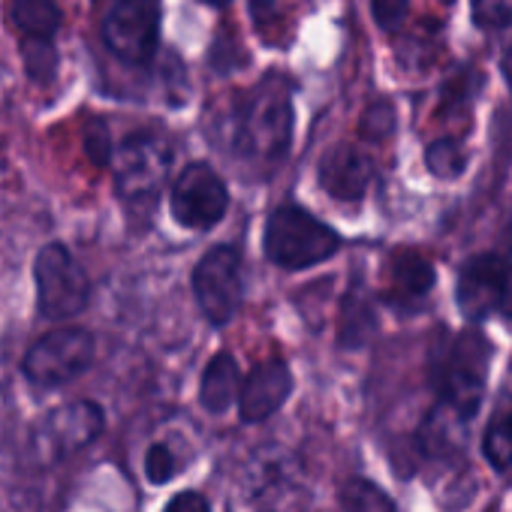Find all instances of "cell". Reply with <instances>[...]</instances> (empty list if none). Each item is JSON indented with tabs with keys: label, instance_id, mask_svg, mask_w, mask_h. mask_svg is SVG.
I'll return each instance as SVG.
<instances>
[{
	"label": "cell",
	"instance_id": "1",
	"mask_svg": "<svg viewBox=\"0 0 512 512\" xmlns=\"http://www.w3.org/2000/svg\"><path fill=\"white\" fill-rule=\"evenodd\" d=\"M494 341L482 326L440 329L425 356L431 407L425 410L413 443L425 461H452L467 446V428L476 422L491 383Z\"/></svg>",
	"mask_w": 512,
	"mask_h": 512
},
{
	"label": "cell",
	"instance_id": "2",
	"mask_svg": "<svg viewBox=\"0 0 512 512\" xmlns=\"http://www.w3.org/2000/svg\"><path fill=\"white\" fill-rule=\"evenodd\" d=\"M296 106L293 82L281 73H269L238 97L232 109V148L253 166H281L293 148Z\"/></svg>",
	"mask_w": 512,
	"mask_h": 512
},
{
	"label": "cell",
	"instance_id": "3",
	"mask_svg": "<svg viewBox=\"0 0 512 512\" xmlns=\"http://www.w3.org/2000/svg\"><path fill=\"white\" fill-rule=\"evenodd\" d=\"M344 250V235L299 202H281L263 223V256L281 272L326 266Z\"/></svg>",
	"mask_w": 512,
	"mask_h": 512
},
{
	"label": "cell",
	"instance_id": "4",
	"mask_svg": "<svg viewBox=\"0 0 512 512\" xmlns=\"http://www.w3.org/2000/svg\"><path fill=\"white\" fill-rule=\"evenodd\" d=\"M175 145L160 130H133L115 145L112 181L115 196L130 214H151L157 199L172 181Z\"/></svg>",
	"mask_w": 512,
	"mask_h": 512
},
{
	"label": "cell",
	"instance_id": "5",
	"mask_svg": "<svg viewBox=\"0 0 512 512\" xmlns=\"http://www.w3.org/2000/svg\"><path fill=\"white\" fill-rule=\"evenodd\" d=\"M106 431V410L94 398H73L46 410L28 431V455L37 467H58L94 446Z\"/></svg>",
	"mask_w": 512,
	"mask_h": 512
},
{
	"label": "cell",
	"instance_id": "6",
	"mask_svg": "<svg viewBox=\"0 0 512 512\" xmlns=\"http://www.w3.org/2000/svg\"><path fill=\"white\" fill-rule=\"evenodd\" d=\"M190 290L211 329H226L247 299V256L238 244H211L190 272Z\"/></svg>",
	"mask_w": 512,
	"mask_h": 512
},
{
	"label": "cell",
	"instance_id": "7",
	"mask_svg": "<svg viewBox=\"0 0 512 512\" xmlns=\"http://www.w3.org/2000/svg\"><path fill=\"white\" fill-rule=\"evenodd\" d=\"M37 314L49 323H70L82 317L94 299L88 269L76 260L64 241H46L31 263Z\"/></svg>",
	"mask_w": 512,
	"mask_h": 512
},
{
	"label": "cell",
	"instance_id": "8",
	"mask_svg": "<svg viewBox=\"0 0 512 512\" xmlns=\"http://www.w3.org/2000/svg\"><path fill=\"white\" fill-rule=\"evenodd\" d=\"M97 362V335L88 326L64 323L40 335L22 356V377L43 392H55L88 374Z\"/></svg>",
	"mask_w": 512,
	"mask_h": 512
},
{
	"label": "cell",
	"instance_id": "9",
	"mask_svg": "<svg viewBox=\"0 0 512 512\" xmlns=\"http://www.w3.org/2000/svg\"><path fill=\"white\" fill-rule=\"evenodd\" d=\"M455 308L467 326L503 320L512 326V260L497 250L470 253L455 275Z\"/></svg>",
	"mask_w": 512,
	"mask_h": 512
},
{
	"label": "cell",
	"instance_id": "10",
	"mask_svg": "<svg viewBox=\"0 0 512 512\" xmlns=\"http://www.w3.org/2000/svg\"><path fill=\"white\" fill-rule=\"evenodd\" d=\"M172 220L187 232L217 229L232 205L226 178L208 160H190L166 187Z\"/></svg>",
	"mask_w": 512,
	"mask_h": 512
},
{
	"label": "cell",
	"instance_id": "11",
	"mask_svg": "<svg viewBox=\"0 0 512 512\" xmlns=\"http://www.w3.org/2000/svg\"><path fill=\"white\" fill-rule=\"evenodd\" d=\"M163 7L160 0H115L109 7L100 37L103 46L127 67H145L160 49Z\"/></svg>",
	"mask_w": 512,
	"mask_h": 512
},
{
	"label": "cell",
	"instance_id": "12",
	"mask_svg": "<svg viewBox=\"0 0 512 512\" xmlns=\"http://www.w3.org/2000/svg\"><path fill=\"white\" fill-rule=\"evenodd\" d=\"M437 290V266L419 247H395L386 256V284L377 293V305L398 317H416L425 311Z\"/></svg>",
	"mask_w": 512,
	"mask_h": 512
},
{
	"label": "cell",
	"instance_id": "13",
	"mask_svg": "<svg viewBox=\"0 0 512 512\" xmlns=\"http://www.w3.org/2000/svg\"><path fill=\"white\" fill-rule=\"evenodd\" d=\"M293 389H296V377L287 359L275 356L253 365L247 374H241V386L235 398L241 425H263L275 419L284 410V404L293 398Z\"/></svg>",
	"mask_w": 512,
	"mask_h": 512
},
{
	"label": "cell",
	"instance_id": "14",
	"mask_svg": "<svg viewBox=\"0 0 512 512\" xmlns=\"http://www.w3.org/2000/svg\"><path fill=\"white\" fill-rule=\"evenodd\" d=\"M377 178V166L371 154H365L359 145L338 142L323 151L317 163V184L320 190L341 205H359L371 193V184Z\"/></svg>",
	"mask_w": 512,
	"mask_h": 512
},
{
	"label": "cell",
	"instance_id": "15",
	"mask_svg": "<svg viewBox=\"0 0 512 512\" xmlns=\"http://www.w3.org/2000/svg\"><path fill=\"white\" fill-rule=\"evenodd\" d=\"M380 305H377V293L362 281L353 278L350 287L341 296V311H338V347L347 353L365 350L371 344V338L380 329V317H377Z\"/></svg>",
	"mask_w": 512,
	"mask_h": 512
},
{
	"label": "cell",
	"instance_id": "16",
	"mask_svg": "<svg viewBox=\"0 0 512 512\" xmlns=\"http://www.w3.org/2000/svg\"><path fill=\"white\" fill-rule=\"evenodd\" d=\"M238 386H241L238 359L229 350H214L199 374V407L208 416L229 413V407H235Z\"/></svg>",
	"mask_w": 512,
	"mask_h": 512
},
{
	"label": "cell",
	"instance_id": "17",
	"mask_svg": "<svg viewBox=\"0 0 512 512\" xmlns=\"http://www.w3.org/2000/svg\"><path fill=\"white\" fill-rule=\"evenodd\" d=\"M479 452L494 473H512V401L494 407L488 416L479 437Z\"/></svg>",
	"mask_w": 512,
	"mask_h": 512
},
{
	"label": "cell",
	"instance_id": "18",
	"mask_svg": "<svg viewBox=\"0 0 512 512\" xmlns=\"http://www.w3.org/2000/svg\"><path fill=\"white\" fill-rule=\"evenodd\" d=\"M10 19L19 28L22 40H55L64 25L61 7L55 0H16Z\"/></svg>",
	"mask_w": 512,
	"mask_h": 512
},
{
	"label": "cell",
	"instance_id": "19",
	"mask_svg": "<svg viewBox=\"0 0 512 512\" xmlns=\"http://www.w3.org/2000/svg\"><path fill=\"white\" fill-rule=\"evenodd\" d=\"M190 452H181L172 440H151L142 455V473L151 488H163L190 467Z\"/></svg>",
	"mask_w": 512,
	"mask_h": 512
},
{
	"label": "cell",
	"instance_id": "20",
	"mask_svg": "<svg viewBox=\"0 0 512 512\" xmlns=\"http://www.w3.org/2000/svg\"><path fill=\"white\" fill-rule=\"evenodd\" d=\"M425 169L437 181H458L470 166V151L458 136H437L425 145Z\"/></svg>",
	"mask_w": 512,
	"mask_h": 512
},
{
	"label": "cell",
	"instance_id": "21",
	"mask_svg": "<svg viewBox=\"0 0 512 512\" xmlns=\"http://www.w3.org/2000/svg\"><path fill=\"white\" fill-rule=\"evenodd\" d=\"M22 64L25 76L34 85H52L58 79L61 55L55 40H22Z\"/></svg>",
	"mask_w": 512,
	"mask_h": 512
},
{
	"label": "cell",
	"instance_id": "22",
	"mask_svg": "<svg viewBox=\"0 0 512 512\" xmlns=\"http://www.w3.org/2000/svg\"><path fill=\"white\" fill-rule=\"evenodd\" d=\"M398 130V112L389 100H374L365 106L362 121H359V133L368 142H386L392 139Z\"/></svg>",
	"mask_w": 512,
	"mask_h": 512
},
{
	"label": "cell",
	"instance_id": "23",
	"mask_svg": "<svg viewBox=\"0 0 512 512\" xmlns=\"http://www.w3.org/2000/svg\"><path fill=\"white\" fill-rule=\"evenodd\" d=\"M82 148H85V157L91 160V166H97V169H109L112 166L115 142H112L109 124L103 118H91L85 124V130H82Z\"/></svg>",
	"mask_w": 512,
	"mask_h": 512
},
{
	"label": "cell",
	"instance_id": "24",
	"mask_svg": "<svg viewBox=\"0 0 512 512\" xmlns=\"http://www.w3.org/2000/svg\"><path fill=\"white\" fill-rule=\"evenodd\" d=\"M470 19L479 31H503L512 25V0H470Z\"/></svg>",
	"mask_w": 512,
	"mask_h": 512
},
{
	"label": "cell",
	"instance_id": "25",
	"mask_svg": "<svg viewBox=\"0 0 512 512\" xmlns=\"http://www.w3.org/2000/svg\"><path fill=\"white\" fill-rule=\"evenodd\" d=\"M371 16L383 34H398L410 16V0H371Z\"/></svg>",
	"mask_w": 512,
	"mask_h": 512
},
{
	"label": "cell",
	"instance_id": "26",
	"mask_svg": "<svg viewBox=\"0 0 512 512\" xmlns=\"http://www.w3.org/2000/svg\"><path fill=\"white\" fill-rule=\"evenodd\" d=\"M160 512H214V509H211V500H208L202 491H196V488H181V491H175V494L163 503Z\"/></svg>",
	"mask_w": 512,
	"mask_h": 512
},
{
	"label": "cell",
	"instance_id": "27",
	"mask_svg": "<svg viewBox=\"0 0 512 512\" xmlns=\"http://www.w3.org/2000/svg\"><path fill=\"white\" fill-rule=\"evenodd\" d=\"M229 49H235V43H232L229 37H220V34H217V40H214V46H211V67H214V70L232 73V70L241 67L244 55H232Z\"/></svg>",
	"mask_w": 512,
	"mask_h": 512
},
{
	"label": "cell",
	"instance_id": "28",
	"mask_svg": "<svg viewBox=\"0 0 512 512\" xmlns=\"http://www.w3.org/2000/svg\"><path fill=\"white\" fill-rule=\"evenodd\" d=\"M275 13H278V0H250V16L260 28H263L266 16H275Z\"/></svg>",
	"mask_w": 512,
	"mask_h": 512
},
{
	"label": "cell",
	"instance_id": "29",
	"mask_svg": "<svg viewBox=\"0 0 512 512\" xmlns=\"http://www.w3.org/2000/svg\"><path fill=\"white\" fill-rule=\"evenodd\" d=\"M202 4H205V7H214V10H226V7L232 4V0H202Z\"/></svg>",
	"mask_w": 512,
	"mask_h": 512
},
{
	"label": "cell",
	"instance_id": "30",
	"mask_svg": "<svg viewBox=\"0 0 512 512\" xmlns=\"http://www.w3.org/2000/svg\"><path fill=\"white\" fill-rule=\"evenodd\" d=\"M482 512H500V506H497V503H491V506H488V509H482Z\"/></svg>",
	"mask_w": 512,
	"mask_h": 512
}]
</instances>
